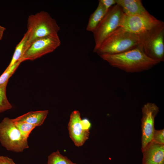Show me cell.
I'll return each mask as SVG.
<instances>
[{"mask_svg": "<svg viewBox=\"0 0 164 164\" xmlns=\"http://www.w3.org/2000/svg\"><path fill=\"white\" fill-rule=\"evenodd\" d=\"M27 41V35L26 33L16 46L12 60L8 67L13 65L19 61L22 60L26 51Z\"/></svg>", "mask_w": 164, "mask_h": 164, "instance_id": "obj_15", "label": "cell"}, {"mask_svg": "<svg viewBox=\"0 0 164 164\" xmlns=\"http://www.w3.org/2000/svg\"><path fill=\"white\" fill-rule=\"evenodd\" d=\"M61 44L59 36H46L33 42L25 51L23 61L33 60L53 52Z\"/></svg>", "mask_w": 164, "mask_h": 164, "instance_id": "obj_7", "label": "cell"}, {"mask_svg": "<svg viewBox=\"0 0 164 164\" xmlns=\"http://www.w3.org/2000/svg\"><path fill=\"white\" fill-rule=\"evenodd\" d=\"M124 15L121 8L117 4L109 9L93 32L95 43L94 52L110 34L121 26Z\"/></svg>", "mask_w": 164, "mask_h": 164, "instance_id": "obj_5", "label": "cell"}, {"mask_svg": "<svg viewBox=\"0 0 164 164\" xmlns=\"http://www.w3.org/2000/svg\"><path fill=\"white\" fill-rule=\"evenodd\" d=\"M116 4L121 8L127 15H142L149 12L142 5L141 0H115Z\"/></svg>", "mask_w": 164, "mask_h": 164, "instance_id": "obj_12", "label": "cell"}, {"mask_svg": "<svg viewBox=\"0 0 164 164\" xmlns=\"http://www.w3.org/2000/svg\"><path fill=\"white\" fill-rule=\"evenodd\" d=\"M0 142L8 151L21 152L29 148L28 138L22 135L12 119L8 117L0 123Z\"/></svg>", "mask_w": 164, "mask_h": 164, "instance_id": "obj_6", "label": "cell"}, {"mask_svg": "<svg viewBox=\"0 0 164 164\" xmlns=\"http://www.w3.org/2000/svg\"><path fill=\"white\" fill-rule=\"evenodd\" d=\"M5 158L6 164H16L12 159L7 156H5Z\"/></svg>", "mask_w": 164, "mask_h": 164, "instance_id": "obj_23", "label": "cell"}, {"mask_svg": "<svg viewBox=\"0 0 164 164\" xmlns=\"http://www.w3.org/2000/svg\"><path fill=\"white\" fill-rule=\"evenodd\" d=\"M5 29V27L0 25V40L2 39L4 32Z\"/></svg>", "mask_w": 164, "mask_h": 164, "instance_id": "obj_24", "label": "cell"}, {"mask_svg": "<svg viewBox=\"0 0 164 164\" xmlns=\"http://www.w3.org/2000/svg\"><path fill=\"white\" fill-rule=\"evenodd\" d=\"M66 156L61 154L59 150L50 154L48 157L47 164H75Z\"/></svg>", "mask_w": 164, "mask_h": 164, "instance_id": "obj_16", "label": "cell"}, {"mask_svg": "<svg viewBox=\"0 0 164 164\" xmlns=\"http://www.w3.org/2000/svg\"><path fill=\"white\" fill-rule=\"evenodd\" d=\"M0 164H6L5 156H0Z\"/></svg>", "mask_w": 164, "mask_h": 164, "instance_id": "obj_25", "label": "cell"}, {"mask_svg": "<svg viewBox=\"0 0 164 164\" xmlns=\"http://www.w3.org/2000/svg\"><path fill=\"white\" fill-rule=\"evenodd\" d=\"M107 12L104 5L99 0L97 8L90 16L87 30L93 32Z\"/></svg>", "mask_w": 164, "mask_h": 164, "instance_id": "obj_14", "label": "cell"}, {"mask_svg": "<svg viewBox=\"0 0 164 164\" xmlns=\"http://www.w3.org/2000/svg\"><path fill=\"white\" fill-rule=\"evenodd\" d=\"M23 61L21 60L10 67H7L0 76V85L8 82L9 78L14 73L20 64Z\"/></svg>", "mask_w": 164, "mask_h": 164, "instance_id": "obj_18", "label": "cell"}, {"mask_svg": "<svg viewBox=\"0 0 164 164\" xmlns=\"http://www.w3.org/2000/svg\"><path fill=\"white\" fill-rule=\"evenodd\" d=\"M151 141L157 144L164 145V129H155Z\"/></svg>", "mask_w": 164, "mask_h": 164, "instance_id": "obj_20", "label": "cell"}, {"mask_svg": "<svg viewBox=\"0 0 164 164\" xmlns=\"http://www.w3.org/2000/svg\"><path fill=\"white\" fill-rule=\"evenodd\" d=\"M99 56L111 66L128 73L148 70L161 62L146 56L140 45L133 49L120 54Z\"/></svg>", "mask_w": 164, "mask_h": 164, "instance_id": "obj_1", "label": "cell"}, {"mask_svg": "<svg viewBox=\"0 0 164 164\" xmlns=\"http://www.w3.org/2000/svg\"><path fill=\"white\" fill-rule=\"evenodd\" d=\"M107 12L112 6L116 4L115 0H100Z\"/></svg>", "mask_w": 164, "mask_h": 164, "instance_id": "obj_21", "label": "cell"}, {"mask_svg": "<svg viewBox=\"0 0 164 164\" xmlns=\"http://www.w3.org/2000/svg\"><path fill=\"white\" fill-rule=\"evenodd\" d=\"M26 50L36 40L46 36H59L60 27L47 12L41 11L29 15L27 21Z\"/></svg>", "mask_w": 164, "mask_h": 164, "instance_id": "obj_3", "label": "cell"}, {"mask_svg": "<svg viewBox=\"0 0 164 164\" xmlns=\"http://www.w3.org/2000/svg\"><path fill=\"white\" fill-rule=\"evenodd\" d=\"M82 123L83 127L85 129L90 130L91 124L87 119L84 118L82 119Z\"/></svg>", "mask_w": 164, "mask_h": 164, "instance_id": "obj_22", "label": "cell"}, {"mask_svg": "<svg viewBox=\"0 0 164 164\" xmlns=\"http://www.w3.org/2000/svg\"><path fill=\"white\" fill-rule=\"evenodd\" d=\"M140 45L137 35L120 27L104 40L95 53L99 56L117 54L131 50Z\"/></svg>", "mask_w": 164, "mask_h": 164, "instance_id": "obj_2", "label": "cell"}, {"mask_svg": "<svg viewBox=\"0 0 164 164\" xmlns=\"http://www.w3.org/2000/svg\"><path fill=\"white\" fill-rule=\"evenodd\" d=\"M68 128L70 137L76 146H82L89 138V130L83 127L78 111H74L71 113Z\"/></svg>", "mask_w": 164, "mask_h": 164, "instance_id": "obj_10", "label": "cell"}, {"mask_svg": "<svg viewBox=\"0 0 164 164\" xmlns=\"http://www.w3.org/2000/svg\"><path fill=\"white\" fill-rule=\"evenodd\" d=\"M14 122L22 135L27 138H28L32 131L36 127L26 122Z\"/></svg>", "mask_w": 164, "mask_h": 164, "instance_id": "obj_19", "label": "cell"}, {"mask_svg": "<svg viewBox=\"0 0 164 164\" xmlns=\"http://www.w3.org/2000/svg\"><path fill=\"white\" fill-rule=\"evenodd\" d=\"M48 113V110L30 111L12 119L15 122H25L39 126L43 124Z\"/></svg>", "mask_w": 164, "mask_h": 164, "instance_id": "obj_13", "label": "cell"}, {"mask_svg": "<svg viewBox=\"0 0 164 164\" xmlns=\"http://www.w3.org/2000/svg\"><path fill=\"white\" fill-rule=\"evenodd\" d=\"M75 164H76V163H75Z\"/></svg>", "mask_w": 164, "mask_h": 164, "instance_id": "obj_26", "label": "cell"}, {"mask_svg": "<svg viewBox=\"0 0 164 164\" xmlns=\"http://www.w3.org/2000/svg\"><path fill=\"white\" fill-rule=\"evenodd\" d=\"M140 45L148 57L164 60V22H162L150 29L138 35Z\"/></svg>", "mask_w": 164, "mask_h": 164, "instance_id": "obj_4", "label": "cell"}, {"mask_svg": "<svg viewBox=\"0 0 164 164\" xmlns=\"http://www.w3.org/2000/svg\"><path fill=\"white\" fill-rule=\"evenodd\" d=\"M8 82L0 85V113L10 109L12 107L6 96V89Z\"/></svg>", "mask_w": 164, "mask_h": 164, "instance_id": "obj_17", "label": "cell"}, {"mask_svg": "<svg viewBox=\"0 0 164 164\" xmlns=\"http://www.w3.org/2000/svg\"><path fill=\"white\" fill-rule=\"evenodd\" d=\"M142 151V164H164V145L151 141Z\"/></svg>", "mask_w": 164, "mask_h": 164, "instance_id": "obj_11", "label": "cell"}, {"mask_svg": "<svg viewBox=\"0 0 164 164\" xmlns=\"http://www.w3.org/2000/svg\"><path fill=\"white\" fill-rule=\"evenodd\" d=\"M161 22L149 12L144 15H127L124 13L120 27L138 35L150 29Z\"/></svg>", "mask_w": 164, "mask_h": 164, "instance_id": "obj_8", "label": "cell"}, {"mask_svg": "<svg viewBox=\"0 0 164 164\" xmlns=\"http://www.w3.org/2000/svg\"><path fill=\"white\" fill-rule=\"evenodd\" d=\"M142 111L141 149L142 150L152 140L155 130V119L159 111V109L155 103L148 102L143 106Z\"/></svg>", "mask_w": 164, "mask_h": 164, "instance_id": "obj_9", "label": "cell"}]
</instances>
